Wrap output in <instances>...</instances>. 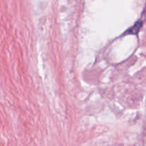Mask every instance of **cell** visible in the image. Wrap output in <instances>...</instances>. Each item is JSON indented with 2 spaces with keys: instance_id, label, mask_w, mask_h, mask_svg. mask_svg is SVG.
Here are the masks:
<instances>
[{
  "instance_id": "1",
  "label": "cell",
  "mask_w": 146,
  "mask_h": 146,
  "mask_svg": "<svg viewBox=\"0 0 146 146\" xmlns=\"http://www.w3.org/2000/svg\"><path fill=\"white\" fill-rule=\"evenodd\" d=\"M143 23V20H141V19L138 20V21H137V22L135 23V24H134V25L131 28H130L129 29L127 30V31H125V35H126V34H138V32L140 31V29H141V27H142Z\"/></svg>"
}]
</instances>
